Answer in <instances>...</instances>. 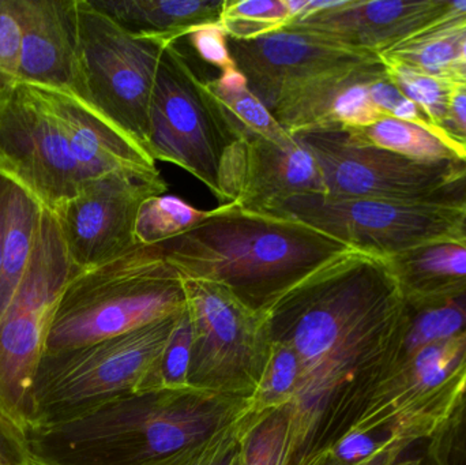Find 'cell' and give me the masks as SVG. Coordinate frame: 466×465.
I'll return each instance as SVG.
<instances>
[{"instance_id": "obj_1", "label": "cell", "mask_w": 466, "mask_h": 465, "mask_svg": "<svg viewBox=\"0 0 466 465\" xmlns=\"http://www.w3.org/2000/svg\"><path fill=\"white\" fill-rule=\"evenodd\" d=\"M271 335L300 362L290 404L289 464L307 453L323 420H358L401 347L407 303L388 261L350 251L329 262L268 308Z\"/></svg>"}, {"instance_id": "obj_2", "label": "cell", "mask_w": 466, "mask_h": 465, "mask_svg": "<svg viewBox=\"0 0 466 465\" xmlns=\"http://www.w3.org/2000/svg\"><path fill=\"white\" fill-rule=\"evenodd\" d=\"M248 399L152 388L38 425L33 465H147L202 444L248 415Z\"/></svg>"}, {"instance_id": "obj_3", "label": "cell", "mask_w": 466, "mask_h": 465, "mask_svg": "<svg viewBox=\"0 0 466 465\" xmlns=\"http://www.w3.org/2000/svg\"><path fill=\"white\" fill-rule=\"evenodd\" d=\"M157 246L183 278L221 284L257 310H268L304 278L353 251L300 221L235 202Z\"/></svg>"}, {"instance_id": "obj_4", "label": "cell", "mask_w": 466, "mask_h": 465, "mask_svg": "<svg viewBox=\"0 0 466 465\" xmlns=\"http://www.w3.org/2000/svg\"><path fill=\"white\" fill-rule=\"evenodd\" d=\"M187 308L186 280L158 246L76 270L60 297L46 354H59L141 329Z\"/></svg>"}, {"instance_id": "obj_5", "label": "cell", "mask_w": 466, "mask_h": 465, "mask_svg": "<svg viewBox=\"0 0 466 465\" xmlns=\"http://www.w3.org/2000/svg\"><path fill=\"white\" fill-rule=\"evenodd\" d=\"M76 270L56 217L43 207L32 261L0 317V428L26 450L35 379L60 297Z\"/></svg>"}, {"instance_id": "obj_6", "label": "cell", "mask_w": 466, "mask_h": 465, "mask_svg": "<svg viewBox=\"0 0 466 465\" xmlns=\"http://www.w3.org/2000/svg\"><path fill=\"white\" fill-rule=\"evenodd\" d=\"M180 314L117 338L46 355L33 389V430L108 399L158 388V369Z\"/></svg>"}, {"instance_id": "obj_7", "label": "cell", "mask_w": 466, "mask_h": 465, "mask_svg": "<svg viewBox=\"0 0 466 465\" xmlns=\"http://www.w3.org/2000/svg\"><path fill=\"white\" fill-rule=\"evenodd\" d=\"M0 177L52 213L92 179L74 153L55 89L0 84Z\"/></svg>"}, {"instance_id": "obj_8", "label": "cell", "mask_w": 466, "mask_h": 465, "mask_svg": "<svg viewBox=\"0 0 466 465\" xmlns=\"http://www.w3.org/2000/svg\"><path fill=\"white\" fill-rule=\"evenodd\" d=\"M238 126L208 89L177 43L161 52L149 112L147 150L204 183L216 199L220 172Z\"/></svg>"}, {"instance_id": "obj_9", "label": "cell", "mask_w": 466, "mask_h": 465, "mask_svg": "<svg viewBox=\"0 0 466 465\" xmlns=\"http://www.w3.org/2000/svg\"><path fill=\"white\" fill-rule=\"evenodd\" d=\"M268 213L307 224L359 253L388 259L466 229V204L304 194Z\"/></svg>"}, {"instance_id": "obj_10", "label": "cell", "mask_w": 466, "mask_h": 465, "mask_svg": "<svg viewBox=\"0 0 466 465\" xmlns=\"http://www.w3.org/2000/svg\"><path fill=\"white\" fill-rule=\"evenodd\" d=\"M292 136L317 163L326 196L466 204V161L413 160L360 144L344 128H318Z\"/></svg>"}, {"instance_id": "obj_11", "label": "cell", "mask_w": 466, "mask_h": 465, "mask_svg": "<svg viewBox=\"0 0 466 465\" xmlns=\"http://www.w3.org/2000/svg\"><path fill=\"white\" fill-rule=\"evenodd\" d=\"M193 327L188 382L196 389L251 399L270 355L268 310H257L213 281L185 278Z\"/></svg>"}, {"instance_id": "obj_12", "label": "cell", "mask_w": 466, "mask_h": 465, "mask_svg": "<svg viewBox=\"0 0 466 465\" xmlns=\"http://www.w3.org/2000/svg\"><path fill=\"white\" fill-rule=\"evenodd\" d=\"M78 14L87 103L149 153L150 101L167 44L131 35L89 0H78Z\"/></svg>"}, {"instance_id": "obj_13", "label": "cell", "mask_w": 466, "mask_h": 465, "mask_svg": "<svg viewBox=\"0 0 466 465\" xmlns=\"http://www.w3.org/2000/svg\"><path fill=\"white\" fill-rule=\"evenodd\" d=\"M465 390L466 333L394 360L347 431L375 430L393 420L441 429Z\"/></svg>"}, {"instance_id": "obj_14", "label": "cell", "mask_w": 466, "mask_h": 465, "mask_svg": "<svg viewBox=\"0 0 466 465\" xmlns=\"http://www.w3.org/2000/svg\"><path fill=\"white\" fill-rule=\"evenodd\" d=\"M167 190L160 175L109 174L87 180L54 212L74 267L87 269L139 245V207Z\"/></svg>"}, {"instance_id": "obj_15", "label": "cell", "mask_w": 466, "mask_h": 465, "mask_svg": "<svg viewBox=\"0 0 466 465\" xmlns=\"http://www.w3.org/2000/svg\"><path fill=\"white\" fill-rule=\"evenodd\" d=\"M235 123L238 139L221 166L220 207L235 202L268 213L292 197L325 194L317 163L295 139L279 144Z\"/></svg>"}, {"instance_id": "obj_16", "label": "cell", "mask_w": 466, "mask_h": 465, "mask_svg": "<svg viewBox=\"0 0 466 465\" xmlns=\"http://www.w3.org/2000/svg\"><path fill=\"white\" fill-rule=\"evenodd\" d=\"M228 45L236 67L268 109L288 87L331 71L380 59V55L356 51L295 27H284L254 40L229 38Z\"/></svg>"}, {"instance_id": "obj_17", "label": "cell", "mask_w": 466, "mask_h": 465, "mask_svg": "<svg viewBox=\"0 0 466 465\" xmlns=\"http://www.w3.org/2000/svg\"><path fill=\"white\" fill-rule=\"evenodd\" d=\"M449 0H341L337 7L292 19L285 27L309 30L356 51L382 55L426 29Z\"/></svg>"}, {"instance_id": "obj_18", "label": "cell", "mask_w": 466, "mask_h": 465, "mask_svg": "<svg viewBox=\"0 0 466 465\" xmlns=\"http://www.w3.org/2000/svg\"><path fill=\"white\" fill-rule=\"evenodd\" d=\"M18 79L86 100L79 51L78 0H19Z\"/></svg>"}, {"instance_id": "obj_19", "label": "cell", "mask_w": 466, "mask_h": 465, "mask_svg": "<svg viewBox=\"0 0 466 465\" xmlns=\"http://www.w3.org/2000/svg\"><path fill=\"white\" fill-rule=\"evenodd\" d=\"M405 303L423 308L466 292V229L388 259Z\"/></svg>"}, {"instance_id": "obj_20", "label": "cell", "mask_w": 466, "mask_h": 465, "mask_svg": "<svg viewBox=\"0 0 466 465\" xmlns=\"http://www.w3.org/2000/svg\"><path fill=\"white\" fill-rule=\"evenodd\" d=\"M123 29L142 38L177 43L197 27L221 21L227 0H89Z\"/></svg>"}, {"instance_id": "obj_21", "label": "cell", "mask_w": 466, "mask_h": 465, "mask_svg": "<svg viewBox=\"0 0 466 465\" xmlns=\"http://www.w3.org/2000/svg\"><path fill=\"white\" fill-rule=\"evenodd\" d=\"M5 180V227L0 267V317L15 297L37 242L43 207L14 183Z\"/></svg>"}, {"instance_id": "obj_22", "label": "cell", "mask_w": 466, "mask_h": 465, "mask_svg": "<svg viewBox=\"0 0 466 465\" xmlns=\"http://www.w3.org/2000/svg\"><path fill=\"white\" fill-rule=\"evenodd\" d=\"M350 138L360 144L399 153L420 161L461 160L441 139L421 126L385 116L374 125L360 128H344ZM464 161V160H462Z\"/></svg>"}, {"instance_id": "obj_23", "label": "cell", "mask_w": 466, "mask_h": 465, "mask_svg": "<svg viewBox=\"0 0 466 465\" xmlns=\"http://www.w3.org/2000/svg\"><path fill=\"white\" fill-rule=\"evenodd\" d=\"M208 89L227 114L238 125L279 144H289L293 136L274 119L265 104L249 89L238 67L223 71L218 78L205 79Z\"/></svg>"}, {"instance_id": "obj_24", "label": "cell", "mask_w": 466, "mask_h": 465, "mask_svg": "<svg viewBox=\"0 0 466 465\" xmlns=\"http://www.w3.org/2000/svg\"><path fill=\"white\" fill-rule=\"evenodd\" d=\"M216 209L199 210L177 196L152 197L139 207L136 238L139 245L157 246L180 237L215 216Z\"/></svg>"}, {"instance_id": "obj_25", "label": "cell", "mask_w": 466, "mask_h": 465, "mask_svg": "<svg viewBox=\"0 0 466 465\" xmlns=\"http://www.w3.org/2000/svg\"><path fill=\"white\" fill-rule=\"evenodd\" d=\"M399 358L421 347L449 340L466 333V292L453 299L423 308H410ZM394 363V362H393Z\"/></svg>"}, {"instance_id": "obj_26", "label": "cell", "mask_w": 466, "mask_h": 465, "mask_svg": "<svg viewBox=\"0 0 466 465\" xmlns=\"http://www.w3.org/2000/svg\"><path fill=\"white\" fill-rule=\"evenodd\" d=\"M300 362L295 349L281 339L274 338L262 379L249 399V420H257L273 409L289 406L298 392Z\"/></svg>"}, {"instance_id": "obj_27", "label": "cell", "mask_w": 466, "mask_h": 465, "mask_svg": "<svg viewBox=\"0 0 466 465\" xmlns=\"http://www.w3.org/2000/svg\"><path fill=\"white\" fill-rule=\"evenodd\" d=\"M466 38V27L435 35H416L380 55L430 76L448 79L451 68L460 62Z\"/></svg>"}, {"instance_id": "obj_28", "label": "cell", "mask_w": 466, "mask_h": 465, "mask_svg": "<svg viewBox=\"0 0 466 465\" xmlns=\"http://www.w3.org/2000/svg\"><path fill=\"white\" fill-rule=\"evenodd\" d=\"M290 426V404L273 409L257 420L246 417L240 465L289 464Z\"/></svg>"}, {"instance_id": "obj_29", "label": "cell", "mask_w": 466, "mask_h": 465, "mask_svg": "<svg viewBox=\"0 0 466 465\" xmlns=\"http://www.w3.org/2000/svg\"><path fill=\"white\" fill-rule=\"evenodd\" d=\"M382 60L386 65L389 78L408 100L412 101L423 112L431 126L432 134L441 139V126L448 111L451 82L393 60Z\"/></svg>"}, {"instance_id": "obj_30", "label": "cell", "mask_w": 466, "mask_h": 465, "mask_svg": "<svg viewBox=\"0 0 466 465\" xmlns=\"http://www.w3.org/2000/svg\"><path fill=\"white\" fill-rule=\"evenodd\" d=\"M290 21L285 0H227L220 22L231 40L246 41L279 32Z\"/></svg>"}, {"instance_id": "obj_31", "label": "cell", "mask_w": 466, "mask_h": 465, "mask_svg": "<svg viewBox=\"0 0 466 465\" xmlns=\"http://www.w3.org/2000/svg\"><path fill=\"white\" fill-rule=\"evenodd\" d=\"M244 420L202 444L147 465H240Z\"/></svg>"}, {"instance_id": "obj_32", "label": "cell", "mask_w": 466, "mask_h": 465, "mask_svg": "<svg viewBox=\"0 0 466 465\" xmlns=\"http://www.w3.org/2000/svg\"><path fill=\"white\" fill-rule=\"evenodd\" d=\"M193 349V327L187 308L180 314L175 322L171 338L164 351L163 360L157 373V387L168 389H187L188 370Z\"/></svg>"}, {"instance_id": "obj_33", "label": "cell", "mask_w": 466, "mask_h": 465, "mask_svg": "<svg viewBox=\"0 0 466 465\" xmlns=\"http://www.w3.org/2000/svg\"><path fill=\"white\" fill-rule=\"evenodd\" d=\"M432 465H466V390L453 414L426 444Z\"/></svg>"}, {"instance_id": "obj_34", "label": "cell", "mask_w": 466, "mask_h": 465, "mask_svg": "<svg viewBox=\"0 0 466 465\" xmlns=\"http://www.w3.org/2000/svg\"><path fill=\"white\" fill-rule=\"evenodd\" d=\"M21 48V3L0 0V84L18 79Z\"/></svg>"}, {"instance_id": "obj_35", "label": "cell", "mask_w": 466, "mask_h": 465, "mask_svg": "<svg viewBox=\"0 0 466 465\" xmlns=\"http://www.w3.org/2000/svg\"><path fill=\"white\" fill-rule=\"evenodd\" d=\"M426 444L397 445L355 464L344 463L326 448L315 455H307L298 465H424L427 460Z\"/></svg>"}, {"instance_id": "obj_36", "label": "cell", "mask_w": 466, "mask_h": 465, "mask_svg": "<svg viewBox=\"0 0 466 465\" xmlns=\"http://www.w3.org/2000/svg\"><path fill=\"white\" fill-rule=\"evenodd\" d=\"M187 37L197 54L205 62L220 68L221 73L236 68L235 60L229 51L228 35L221 22L197 27Z\"/></svg>"}, {"instance_id": "obj_37", "label": "cell", "mask_w": 466, "mask_h": 465, "mask_svg": "<svg viewBox=\"0 0 466 465\" xmlns=\"http://www.w3.org/2000/svg\"><path fill=\"white\" fill-rule=\"evenodd\" d=\"M441 141L466 161V82H451L448 111L441 126Z\"/></svg>"}, {"instance_id": "obj_38", "label": "cell", "mask_w": 466, "mask_h": 465, "mask_svg": "<svg viewBox=\"0 0 466 465\" xmlns=\"http://www.w3.org/2000/svg\"><path fill=\"white\" fill-rule=\"evenodd\" d=\"M0 465H33L29 452L0 428Z\"/></svg>"}, {"instance_id": "obj_39", "label": "cell", "mask_w": 466, "mask_h": 465, "mask_svg": "<svg viewBox=\"0 0 466 465\" xmlns=\"http://www.w3.org/2000/svg\"><path fill=\"white\" fill-rule=\"evenodd\" d=\"M3 227H5V180L0 177V267H2Z\"/></svg>"}]
</instances>
